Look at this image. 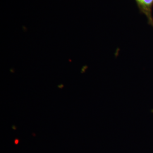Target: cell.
<instances>
[{"instance_id": "cell-2", "label": "cell", "mask_w": 153, "mask_h": 153, "mask_svg": "<svg viewBox=\"0 0 153 153\" xmlns=\"http://www.w3.org/2000/svg\"><path fill=\"white\" fill-rule=\"evenodd\" d=\"M63 86H64V85H59L57 87L59 88H63Z\"/></svg>"}, {"instance_id": "cell-3", "label": "cell", "mask_w": 153, "mask_h": 153, "mask_svg": "<svg viewBox=\"0 0 153 153\" xmlns=\"http://www.w3.org/2000/svg\"><path fill=\"white\" fill-rule=\"evenodd\" d=\"M13 129H16V128H15V126H13Z\"/></svg>"}, {"instance_id": "cell-1", "label": "cell", "mask_w": 153, "mask_h": 153, "mask_svg": "<svg viewBox=\"0 0 153 153\" xmlns=\"http://www.w3.org/2000/svg\"><path fill=\"white\" fill-rule=\"evenodd\" d=\"M140 11L145 15L148 20V23L153 27V18L152 9L153 0H135Z\"/></svg>"}]
</instances>
